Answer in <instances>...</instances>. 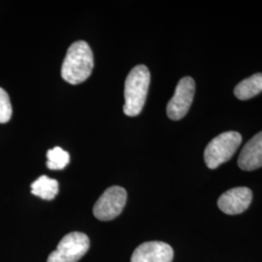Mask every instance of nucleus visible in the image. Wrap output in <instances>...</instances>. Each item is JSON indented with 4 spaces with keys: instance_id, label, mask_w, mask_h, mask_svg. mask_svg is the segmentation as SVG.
<instances>
[{
    "instance_id": "f257e3e1",
    "label": "nucleus",
    "mask_w": 262,
    "mask_h": 262,
    "mask_svg": "<svg viewBox=\"0 0 262 262\" xmlns=\"http://www.w3.org/2000/svg\"><path fill=\"white\" fill-rule=\"evenodd\" d=\"M94 69V54L89 44L77 41L67 51L61 66V77L67 83L79 84L84 82Z\"/></svg>"
},
{
    "instance_id": "f03ea898",
    "label": "nucleus",
    "mask_w": 262,
    "mask_h": 262,
    "mask_svg": "<svg viewBox=\"0 0 262 262\" xmlns=\"http://www.w3.org/2000/svg\"><path fill=\"white\" fill-rule=\"evenodd\" d=\"M150 74L148 67L135 66L126 77L124 84L123 113L128 117L138 116L146 102L150 86Z\"/></svg>"
},
{
    "instance_id": "7ed1b4c3",
    "label": "nucleus",
    "mask_w": 262,
    "mask_h": 262,
    "mask_svg": "<svg viewBox=\"0 0 262 262\" xmlns=\"http://www.w3.org/2000/svg\"><path fill=\"white\" fill-rule=\"evenodd\" d=\"M242 143V136L236 131H226L207 145L204 159L208 168H217L233 157Z\"/></svg>"
},
{
    "instance_id": "20e7f679",
    "label": "nucleus",
    "mask_w": 262,
    "mask_h": 262,
    "mask_svg": "<svg viewBox=\"0 0 262 262\" xmlns=\"http://www.w3.org/2000/svg\"><path fill=\"white\" fill-rule=\"evenodd\" d=\"M90 249V239L82 232L66 235L57 245L56 251L50 253L47 262H77Z\"/></svg>"
},
{
    "instance_id": "39448f33",
    "label": "nucleus",
    "mask_w": 262,
    "mask_h": 262,
    "mask_svg": "<svg viewBox=\"0 0 262 262\" xmlns=\"http://www.w3.org/2000/svg\"><path fill=\"white\" fill-rule=\"evenodd\" d=\"M126 199L127 193L123 187L114 186L107 188L94 204V216L102 222L112 221L121 215Z\"/></svg>"
},
{
    "instance_id": "423d86ee",
    "label": "nucleus",
    "mask_w": 262,
    "mask_h": 262,
    "mask_svg": "<svg viewBox=\"0 0 262 262\" xmlns=\"http://www.w3.org/2000/svg\"><path fill=\"white\" fill-rule=\"evenodd\" d=\"M195 93V82L191 77H185L180 80L175 94L167 104L166 112L169 119L179 121L187 115Z\"/></svg>"
},
{
    "instance_id": "0eeeda50",
    "label": "nucleus",
    "mask_w": 262,
    "mask_h": 262,
    "mask_svg": "<svg viewBox=\"0 0 262 262\" xmlns=\"http://www.w3.org/2000/svg\"><path fill=\"white\" fill-rule=\"evenodd\" d=\"M253 192L248 187H235L227 190L217 200V206L226 215H238L251 205Z\"/></svg>"
},
{
    "instance_id": "6e6552de",
    "label": "nucleus",
    "mask_w": 262,
    "mask_h": 262,
    "mask_svg": "<svg viewBox=\"0 0 262 262\" xmlns=\"http://www.w3.org/2000/svg\"><path fill=\"white\" fill-rule=\"evenodd\" d=\"M173 249L168 244L152 241L141 244L133 252L131 262H172Z\"/></svg>"
},
{
    "instance_id": "1a4fd4ad",
    "label": "nucleus",
    "mask_w": 262,
    "mask_h": 262,
    "mask_svg": "<svg viewBox=\"0 0 262 262\" xmlns=\"http://www.w3.org/2000/svg\"><path fill=\"white\" fill-rule=\"evenodd\" d=\"M238 165L245 171H253L262 167V131L254 135L244 146L238 159Z\"/></svg>"
},
{
    "instance_id": "9d476101",
    "label": "nucleus",
    "mask_w": 262,
    "mask_h": 262,
    "mask_svg": "<svg viewBox=\"0 0 262 262\" xmlns=\"http://www.w3.org/2000/svg\"><path fill=\"white\" fill-rule=\"evenodd\" d=\"M262 93V73H256L240 82L235 86V96L240 100H248Z\"/></svg>"
},
{
    "instance_id": "9b49d317",
    "label": "nucleus",
    "mask_w": 262,
    "mask_h": 262,
    "mask_svg": "<svg viewBox=\"0 0 262 262\" xmlns=\"http://www.w3.org/2000/svg\"><path fill=\"white\" fill-rule=\"evenodd\" d=\"M31 193L45 200H53L58 193V182L42 175L31 184Z\"/></svg>"
},
{
    "instance_id": "f8f14e48",
    "label": "nucleus",
    "mask_w": 262,
    "mask_h": 262,
    "mask_svg": "<svg viewBox=\"0 0 262 262\" xmlns=\"http://www.w3.org/2000/svg\"><path fill=\"white\" fill-rule=\"evenodd\" d=\"M47 167L51 170H62L66 168L70 161V156L60 147H55L48 150Z\"/></svg>"
},
{
    "instance_id": "ddd939ff",
    "label": "nucleus",
    "mask_w": 262,
    "mask_h": 262,
    "mask_svg": "<svg viewBox=\"0 0 262 262\" xmlns=\"http://www.w3.org/2000/svg\"><path fill=\"white\" fill-rule=\"evenodd\" d=\"M12 105L8 94L0 88V123H6L12 117Z\"/></svg>"
}]
</instances>
